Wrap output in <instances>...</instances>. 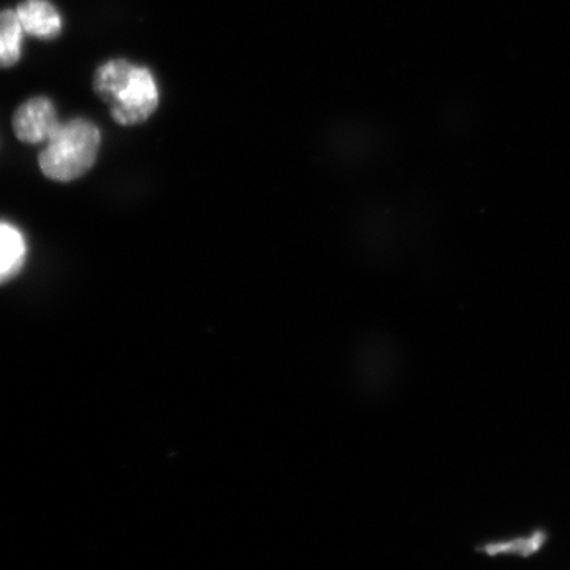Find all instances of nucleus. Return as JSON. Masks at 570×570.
Wrapping results in <instances>:
<instances>
[{
	"instance_id": "nucleus-1",
	"label": "nucleus",
	"mask_w": 570,
	"mask_h": 570,
	"mask_svg": "<svg viewBox=\"0 0 570 570\" xmlns=\"http://www.w3.org/2000/svg\"><path fill=\"white\" fill-rule=\"evenodd\" d=\"M100 132L86 119L61 124L40 154V168L52 181L70 183L81 178L96 164Z\"/></svg>"
},
{
	"instance_id": "nucleus-2",
	"label": "nucleus",
	"mask_w": 570,
	"mask_h": 570,
	"mask_svg": "<svg viewBox=\"0 0 570 570\" xmlns=\"http://www.w3.org/2000/svg\"><path fill=\"white\" fill-rule=\"evenodd\" d=\"M159 105V89L151 71L135 67L126 88L110 105L111 116L121 126L145 122Z\"/></svg>"
},
{
	"instance_id": "nucleus-3",
	"label": "nucleus",
	"mask_w": 570,
	"mask_h": 570,
	"mask_svg": "<svg viewBox=\"0 0 570 570\" xmlns=\"http://www.w3.org/2000/svg\"><path fill=\"white\" fill-rule=\"evenodd\" d=\"M61 126L55 105L47 97H33L14 111L13 130L21 141L29 145L48 141Z\"/></svg>"
},
{
	"instance_id": "nucleus-4",
	"label": "nucleus",
	"mask_w": 570,
	"mask_h": 570,
	"mask_svg": "<svg viewBox=\"0 0 570 570\" xmlns=\"http://www.w3.org/2000/svg\"><path fill=\"white\" fill-rule=\"evenodd\" d=\"M17 13L29 36L52 39L62 31L61 14L48 0H24L18 6Z\"/></svg>"
},
{
	"instance_id": "nucleus-5",
	"label": "nucleus",
	"mask_w": 570,
	"mask_h": 570,
	"mask_svg": "<svg viewBox=\"0 0 570 570\" xmlns=\"http://www.w3.org/2000/svg\"><path fill=\"white\" fill-rule=\"evenodd\" d=\"M28 246L13 225L0 223V284L13 279L24 265Z\"/></svg>"
},
{
	"instance_id": "nucleus-6",
	"label": "nucleus",
	"mask_w": 570,
	"mask_h": 570,
	"mask_svg": "<svg viewBox=\"0 0 570 570\" xmlns=\"http://www.w3.org/2000/svg\"><path fill=\"white\" fill-rule=\"evenodd\" d=\"M135 67L137 66L124 61V59L104 63L94 77V89H96L97 96L108 105L115 102L116 97L121 94L132 77Z\"/></svg>"
},
{
	"instance_id": "nucleus-7",
	"label": "nucleus",
	"mask_w": 570,
	"mask_h": 570,
	"mask_svg": "<svg viewBox=\"0 0 570 570\" xmlns=\"http://www.w3.org/2000/svg\"><path fill=\"white\" fill-rule=\"evenodd\" d=\"M22 29L17 10L0 11V69H9L21 56Z\"/></svg>"
},
{
	"instance_id": "nucleus-8",
	"label": "nucleus",
	"mask_w": 570,
	"mask_h": 570,
	"mask_svg": "<svg viewBox=\"0 0 570 570\" xmlns=\"http://www.w3.org/2000/svg\"><path fill=\"white\" fill-rule=\"evenodd\" d=\"M547 534L543 531L532 532L528 538H519L513 540H505V542H497L489 543V546L483 549L485 553L491 554H521V557H531L535 551L542 549L543 543H546Z\"/></svg>"
}]
</instances>
